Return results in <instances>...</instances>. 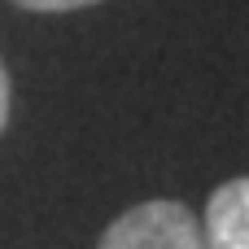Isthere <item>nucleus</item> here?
I'll return each instance as SVG.
<instances>
[{"instance_id":"20e7f679","label":"nucleus","mask_w":249,"mask_h":249,"mask_svg":"<svg viewBox=\"0 0 249 249\" xmlns=\"http://www.w3.org/2000/svg\"><path fill=\"white\" fill-rule=\"evenodd\" d=\"M4 123H9V70L0 61V131H4Z\"/></svg>"},{"instance_id":"f257e3e1","label":"nucleus","mask_w":249,"mask_h":249,"mask_svg":"<svg viewBox=\"0 0 249 249\" xmlns=\"http://www.w3.org/2000/svg\"><path fill=\"white\" fill-rule=\"evenodd\" d=\"M96 249H206V236L184 201H140L105 228Z\"/></svg>"},{"instance_id":"f03ea898","label":"nucleus","mask_w":249,"mask_h":249,"mask_svg":"<svg viewBox=\"0 0 249 249\" xmlns=\"http://www.w3.org/2000/svg\"><path fill=\"white\" fill-rule=\"evenodd\" d=\"M206 249H249V175L228 179L206 201Z\"/></svg>"},{"instance_id":"7ed1b4c3","label":"nucleus","mask_w":249,"mask_h":249,"mask_svg":"<svg viewBox=\"0 0 249 249\" xmlns=\"http://www.w3.org/2000/svg\"><path fill=\"white\" fill-rule=\"evenodd\" d=\"M18 9L31 13H66V9H83V4H101V0H13Z\"/></svg>"}]
</instances>
